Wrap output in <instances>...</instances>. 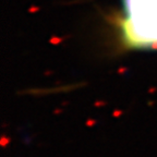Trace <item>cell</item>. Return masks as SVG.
Instances as JSON below:
<instances>
[{"label":"cell","instance_id":"cell-1","mask_svg":"<svg viewBox=\"0 0 157 157\" xmlns=\"http://www.w3.org/2000/svg\"><path fill=\"white\" fill-rule=\"evenodd\" d=\"M122 41L130 48L157 49V0H122Z\"/></svg>","mask_w":157,"mask_h":157}]
</instances>
